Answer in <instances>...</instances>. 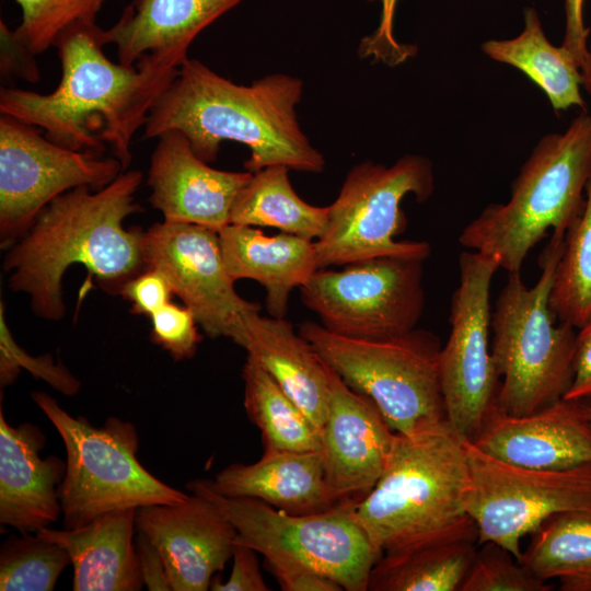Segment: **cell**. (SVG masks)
<instances>
[{
  "mask_svg": "<svg viewBox=\"0 0 591 591\" xmlns=\"http://www.w3.org/2000/svg\"><path fill=\"white\" fill-rule=\"evenodd\" d=\"M120 296L131 303V313L151 316L171 302L174 292L164 274L149 267L129 280Z\"/></svg>",
  "mask_w": 591,
  "mask_h": 591,
  "instance_id": "cell-38",
  "label": "cell"
},
{
  "mask_svg": "<svg viewBox=\"0 0 591 591\" xmlns=\"http://www.w3.org/2000/svg\"><path fill=\"white\" fill-rule=\"evenodd\" d=\"M4 304L0 305V384L11 385L22 369L34 378L47 382L65 395H76L81 382L61 363H56L49 354L39 357L28 355L13 338L5 320Z\"/></svg>",
  "mask_w": 591,
  "mask_h": 591,
  "instance_id": "cell-35",
  "label": "cell"
},
{
  "mask_svg": "<svg viewBox=\"0 0 591 591\" xmlns=\"http://www.w3.org/2000/svg\"><path fill=\"white\" fill-rule=\"evenodd\" d=\"M584 0H565V35L561 46L567 49L582 69L588 56L590 30L583 21Z\"/></svg>",
  "mask_w": 591,
  "mask_h": 591,
  "instance_id": "cell-44",
  "label": "cell"
},
{
  "mask_svg": "<svg viewBox=\"0 0 591 591\" xmlns=\"http://www.w3.org/2000/svg\"><path fill=\"white\" fill-rule=\"evenodd\" d=\"M289 170L270 165L253 172L233 202L230 223L276 228L309 240L320 239L327 225L328 207L304 201L290 183Z\"/></svg>",
  "mask_w": 591,
  "mask_h": 591,
  "instance_id": "cell-28",
  "label": "cell"
},
{
  "mask_svg": "<svg viewBox=\"0 0 591 591\" xmlns=\"http://www.w3.org/2000/svg\"><path fill=\"white\" fill-rule=\"evenodd\" d=\"M582 72V88L591 95V42L588 46V56L586 62L581 69Z\"/></svg>",
  "mask_w": 591,
  "mask_h": 591,
  "instance_id": "cell-45",
  "label": "cell"
},
{
  "mask_svg": "<svg viewBox=\"0 0 591 591\" xmlns=\"http://www.w3.org/2000/svg\"><path fill=\"white\" fill-rule=\"evenodd\" d=\"M137 509L101 515L77 529L36 531L60 544L73 567L74 591H138L143 586L135 545Z\"/></svg>",
  "mask_w": 591,
  "mask_h": 591,
  "instance_id": "cell-24",
  "label": "cell"
},
{
  "mask_svg": "<svg viewBox=\"0 0 591 591\" xmlns=\"http://www.w3.org/2000/svg\"><path fill=\"white\" fill-rule=\"evenodd\" d=\"M549 306L559 322L579 328L591 314V177L584 205L565 234Z\"/></svg>",
  "mask_w": 591,
  "mask_h": 591,
  "instance_id": "cell-31",
  "label": "cell"
},
{
  "mask_svg": "<svg viewBox=\"0 0 591 591\" xmlns=\"http://www.w3.org/2000/svg\"><path fill=\"white\" fill-rule=\"evenodd\" d=\"M248 171L213 169L199 159L178 130L158 137L148 172L149 201L165 221L220 231L230 224L233 202L248 182Z\"/></svg>",
  "mask_w": 591,
  "mask_h": 591,
  "instance_id": "cell-18",
  "label": "cell"
},
{
  "mask_svg": "<svg viewBox=\"0 0 591 591\" xmlns=\"http://www.w3.org/2000/svg\"><path fill=\"white\" fill-rule=\"evenodd\" d=\"M233 566L227 581L216 573L210 583L212 591H268L259 569L257 552L245 545L236 544L233 555Z\"/></svg>",
  "mask_w": 591,
  "mask_h": 591,
  "instance_id": "cell-40",
  "label": "cell"
},
{
  "mask_svg": "<svg viewBox=\"0 0 591 591\" xmlns=\"http://www.w3.org/2000/svg\"><path fill=\"white\" fill-rule=\"evenodd\" d=\"M468 480L465 511L478 532V544L495 543L518 560L521 540L549 517L591 508V463L565 470L513 465L467 440Z\"/></svg>",
  "mask_w": 591,
  "mask_h": 591,
  "instance_id": "cell-11",
  "label": "cell"
},
{
  "mask_svg": "<svg viewBox=\"0 0 591 591\" xmlns=\"http://www.w3.org/2000/svg\"><path fill=\"white\" fill-rule=\"evenodd\" d=\"M135 545L143 586L150 591L172 590L162 555L149 537L137 530Z\"/></svg>",
  "mask_w": 591,
  "mask_h": 591,
  "instance_id": "cell-42",
  "label": "cell"
},
{
  "mask_svg": "<svg viewBox=\"0 0 591 591\" xmlns=\"http://www.w3.org/2000/svg\"><path fill=\"white\" fill-rule=\"evenodd\" d=\"M0 73L5 79L36 83L40 80L35 56L15 36L14 31L0 22Z\"/></svg>",
  "mask_w": 591,
  "mask_h": 591,
  "instance_id": "cell-39",
  "label": "cell"
},
{
  "mask_svg": "<svg viewBox=\"0 0 591 591\" xmlns=\"http://www.w3.org/2000/svg\"><path fill=\"white\" fill-rule=\"evenodd\" d=\"M219 239L231 278L260 283L268 315L274 317H286L292 290L318 269L313 240L286 232L270 236L255 227L232 223L219 231Z\"/></svg>",
  "mask_w": 591,
  "mask_h": 591,
  "instance_id": "cell-22",
  "label": "cell"
},
{
  "mask_svg": "<svg viewBox=\"0 0 591 591\" xmlns=\"http://www.w3.org/2000/svg\"><path fill=\"white\" fill-rule=\"evenodd\" d=\"M142 177L138 170L124 171L99 190L80 186L59 195L8 248L2 267L9 287L30 297L37 316L63 317L62 278L73 264L83 265L111 296H120L129 280L149 268L144 231L124 227L127 217L142 211L135 201Z\"/></svg>",
  "mask_w": 591,
  "mask_h": 591,
  "instance_id": "cell-2",
  "label": "cell"
},
{
  "mask_svg": "<svg viewBox=\"0 0 591 591\" xmlns=\"http://www.w3.org/2000/svg\"><path fill=\"white\" fill-rule=\"evenodd\" d=\"M565 235L553 234L540 256L541 275L528 287L508 273L491 313V356L500 379L496 409L521 416L565 398L573 380L577 328L549 306Z\"/></svg>",
  "mask_w": 591,
  "mask_h": 591,
  "instance_id": "cell-6",
  "label": "cell"
},
{
  "mask_svg": "<svg viewBox=\"0 0 591 591\" xmlns=\"http://www.w3.org/2000/svg\"><path fill=\"white\" fill-rule=\"evenodd\" d=\"M104 46L96 23L71 26L54 46L61 65L57 88L48 94L1 88L0 113L42 129L47 139L71 150L100 155L107 144L126 170L134 136L181 63L153 55L135 65L113 62Z\"/></svg>",
  "mask_w": 591,
  "mask_h": 591,
  "instance_id": "cell-1",
  "label": "cell"
},
{
  "mask_svg": "<svg viewBox=\"0 0 591 591\" xmlns=\"http://www.w3.org/2000/svg\"><path fill=\"white\" fill-rule=\"evenodd\" d=\"M207 482L221 495L257 499L293 514L339 503L326 484L320 451L264 450L258 461L230 464Z\"/></svg>",
  "mask_w": 591,
  "mask_h": 591,
  "instance_id": "cell-23",
  "label": "cell"
},
{
  "mask_svg": "<svg viewBox=\"0 0 591 591\" xmlns=\"http://www.w3.org/2000/svg\"><path fill=\"white\" fill-rule=\"evenodd\" d=\"M466 443L449 422L395 433L383 474L355 505L359 523L382 554L436 540L471 520Z\"/></svg>",
  "mask_w": 591,
  "mask_h": 591,
  "instance_id": "cell-4",
  "label": "cell"
},
{
  "mask_svg": "<svg viewBox=\"0 0 591 591\" xmlns=\"http://www.w3.org/2000/svg\"><path fill=\"white\" fill-rule=\"evenodd\" d=\"M327 370L329 401L320 449L325 480L338 502L361 499L383 474L396 432L370 398Z\"/></svg>",
  "mask_w": 591,
  "mask_h": 591,
  "instance_id": "cell-17",
  "label": "cell"
},
{
  "mask_svg": "<svg viewBox=\"0 0 591 591\" xmlns=\"http://www.w3.org/2000/svg\"><path fill=\"white\" fill-rule=\"evenodd\" d=\"M302 94L303 82L289 74H266L241 85L187 58L151 108L143 137L178 130L207 163L217 159L222 141L239 142L250 150L244 169L251 173L270 165L322 173L325 158L298 120Z\"/></svg>",
  "mask_w": 591,
  "mask_h": 591,
  "instance_id": "cell-3",
  "label": "cell"
},
{
  "mask_svg": "<svg viewBox=\"0 0 591 591\" xmlns=\"http://www.w3.org/2000/svg\"><path fill=\"white\" fill-rule=\"evenodd\" d=\"M31 396L59 433L67 453L58 487L63 529L81 528L115 510L188 497L139 462V438L132 422L111 417L95 427L84 417L70 415L45 392L35 391Z\"/></svg>",
  "mask_w": 591,
  "mask_h": 591,
  "instance_id": "cell-9",
  "label": "cell"
},
{
  "mask_svg": "<svg viewBox=\"0 0 591 591\" xmlns=\"http://www.w3.org/2000/svg\"><path fill=\"white\" fill-rule=\"evenodd\" d=\"M471 519L436 540L384 553L373 567L371 591H460L478 546Z\"/></svg>",
  "mask_w": 591,
  "mask_h": 591,
  "instance_id": "cell-26",
  "label": "cell"
},
{
  "mask_svg": "<svg viewBox=\"0 0 591 591\" xmlns=\"http://www.w3.org/2000/svg\"><path fill=\"white\" fill-rule=\"evenodd\" d=\"M244 407L265 451H320L321 431L256 361L242 368Z\"/></svg>",
  "mask_w": 591,
  "mask_h": 591,
  "instance_id": "cell-29",
  "label": "cell"
},
{
  "mask_svg": "<svg viewBox=\"0 0 591 591\" xmlns=\"http://www.w3.org/2000/svg\"><path fill=\"white\" fill-rule=\"evenodd\" d=\"M283 591H341L329 577L317 571L282 565H266Z\"/></svg>",
  "mask_w": 591,
  "mask_h": 591,
  "instance_id": "cell-43",
  "label": "cell"
},
{
  "mask_svg": "<svg viewBox=\"0 0 591 591\" xmlns=\"http://www.w3.org/2000/svg\"><path fill=\"white\" fill-rule=\"evenodd\" d=\"M471 442L524 467L565 470L591 463V421L580 399L563 398L521 416L495 408Z\"/></svg>",
  "mask_w": 591,
  "mask_h": 591,
  "instance_id": "cell-19",
  "label": "cell"
},
{
  "mask_svg": "<svg viewBox=\"0 0 591 591\" xmlns=\"http://www.w3.org/2000/svg\"><path fill=\"white\" fill-rule=\"evenodd\" d=\"M434 188L432 163L405 154L390 166L371 161L354 165L328 207L324 234L315 240L318 269L362 259L395 256L426 260V241L395 239L406 227L402 201L414 195L427 200Z\"/></svg>",
  "mask_w": 591,
  "mask_h": 591,
  "instance_id": "cell-10",
  "label": "cell"
},
{
  "mask_svg": "<svg viewBox=\"0 0 591 591\" xmlns=\"http://www.w3.org/2000/svg\"><path fill=\"white\" fill-rule=\"evenodd\" d=\"M321 431L329 401L327 366L286 317H247L239 343Z\"/></svg>",
  "mask_w": 591,
  "mask_h": 591,
  "instance_id": "cell-25",
  "label": "cell"
},
{
  "mask_svg": "<svg viewBox=\"0 0 591 591\" xmlns=\"http://www.w3.org/2000/svg\"><path fill=\"white\" fill-rule=\"evenodd\" d=\"M424 260L382 256L317 269L300 288L302 303L327 331L386 339L417 327L425 309Z\"/></svg>",
  "mask_w": 591,
  "mask_h": 591,
  "instance_id": "cell-12",
  "label": "cell"
},
{
  "mask_svg": "<svg viewBox=\"0 0 591 591\" xmlns=\"http://www.w3.org/2000/svg\"><path fill=\"white\" fill-rule=\"evenodd\" d=\"M70 564L60 544L36 532L10 535L0 547V590L51 591Z\"/></svg>",
  "mask_w": 591,
  "mask_h": 591,
  "instance_id": "cell-32",
  "label": "cell"
},
{
  "mask_svg": "<svg viewBox=\"0 0 591 591\" xmlns=\"http://www.w3.org/2000/svg\"><path fill=\"white\" fill-rule=\"evenodd\" d=\"M522 32L509 39H489L480 45L490 59L522 71L547 96L555 112L577 106L586 112L581 94L582 72L573 56L546 37L537 11L523 10Z\"/></svg>",
  "mask_w": 591,
  "mask_h": 591,
  "instance_id": "cell-27",
  "label": "cell"
},
{
  "mask_svg": "<svg viewBox=\"0 0 591 591\" xmlns=\"http://www.w3.org/2000/svg\"><path fill=\"white\" fill-rule=\"evenodd\" d=\"M22 18L13 30L18 39L34 55L55 46L68 28L81 23H96L105 0H14Z\"/></svg>",
  "mask_w": 591,
  "mask_h": 591,
  "instance_id": "cell-33",
  "label": "cell"
},
{
  "mask_svg": "<svg viewBox=\"0 0 591 591\" xmlns=\"http://www.w3.org/2000/svg\"><path fill=\"white\" fill-rule=\"evenodd\" d=\"M552 586L531 573L510 552L485 543L477 549L460 591H549Z\"/></svg>",
  "mask_w": 591,
  "mask_h": 591,
  "instance_id": "cell-34",
  "label": "cell"
},
{
  "mask_svg": "<svg viewBox=\"0 0 591 591\" xmlns=\"http://www.w3.org/2000/svg\"><path fill=\"white\" fill-rule=\"evenodd\" d=\"M45 436L37 426H11L0 410V524L21 533L49 526L62 515L58 487L66 462L40 457Z\"/></svg>",
  "mask_w": 591,
  "mask_h": 591,
  "instance_id": "cell-20",
  "label": "cell"
},
{
  "mask_svg": "<svg viewBox=\"0 0 591 591\" xmlns=\"http://www.w3.org/2000/svg\"><path fill=\"white\" fill-rule=\"evenodd\" d=\"M143 246L148 267L164 274L202 331L210 338L228 337L239 344L247 317L259 313L260 305L235 291L219 232L164 220L144 231Z\"/></svg>",
  "mask_w": 591,
  "mask_h": 591,
  "instance_id": "cell-15",
  "label": "cell"
},
{
  "mask_svg": "<svg viewBox=\"0 0 591 591\" xmlns=\"http://www.w3.org/2000/svg\"><path fill=\"white\" fill-rule=\"evenodd\" d=\"M567 591H591V578L572 584Z\"/></svg>",
  "mask_w": 591,
  "mask_h": 591,
  "instance_id": "cell-46",
  "label": "cell"
},
{
  "mask_svg": "<svg viewBox=\"0 0 591 591\" xmlns=\"http://www.w3.org/2000/svg\"><path fill=\"white\" fill-rule=\"evenodd\" d=\"M124 167L115 157L59 146L39 128L0 116V245L9 248L56 197L80 186L99 190Z\"/></svg>",
  "mask_w": 591,
  "mask_h": 591,
  "instance_id": "cell-14",
  "label": "cell"
},
{
  "mask_svg": "<svg viewBox=\"0 0 591 591\" xmlns=\"http://www.w3.org/2000/svg\"><path fill=\"white\" fill-rule=\"evenodd\" d=\"M381 4V16L376 28L364 36L358 54L361 58H371L386 66L395 67L415 56L417 47L399 43L394 35V16L401 0H367Z\"/></svg>",
  "mask_w": 591,
  "mask_h": 591,
  "instance_id": "cell-37",
  "label": "cell"
},
{
  "mask_svg": "<svg viewBox=\"0 0 591 591\" xmlns=\"http://www.w3.org/2000/svg\"><path fill=\"white\" fill-rule=\"evenodd\" d=\"M299 333L350 389L370 398L389 426L409 434L448 422L440 339L422 328L386 339L340 336L304 321Z\"/></svg>",
  "mask_w": 591,
  "mask_h": 591,
  "instance_id": "cell-8",
  "label": "cell"
},
{
  "mask_svg": "<svg viewBox=\"0 0 591 591\" xmlns=\"http://www.w3.org/2000/svg\"><path fill=\"white\" fill-rule=\"evenodd\" d=\"M137 530L164 560L172 591H206L232 558L236 531L207 498L192 494L182 501L137 509Z\"/></svg>",
  "mask_w": 591,
  "mask_h": 591,
  "instance_id": "cell-16",
  "label": "cell"
},
{
  "mask_svg": "<svg viewBox=\"0 0 591 591\" xmlns=\"http://www.w3.org/2000/svg\"><path fill=\"white\" fill-rule=\"evenodd\" d=\"M459 269L450 335L440 350V380L448 422L473 441L496 408L500 385L489 347L490 286L500 267L494 256L466 251Z\"/></svg>",
  "mask_w": 591,
  "mask_h": 591,
  "instance_id": "cell-13",
  "label": "cell"
},
{
  "mask_svg": "<svg viewBox=\"0 0 591 591\" xmlns=\"http://www.w3.org/2000/svg\"><path fill=\"white\" fill-rule=\"evenodd\" d=\"M243 0H131L118 20L103 30L118 61L135 65L146 55L172 57L181 65L194 39Z\"/></svg>",
  "mask_w": 591,
  "mask_h": 591,
  "instance_id": "cell-21",
  "label": "cell"
},
{
  "mask_svg": "<svg viewBox=\"0 0 591 591\" xmlns=\"http://www.w3.org/2000/svg\"><path fill=\"white\" fill-rule=\"evenodd\" d=\"M591 177V115L582 111L563 132L542 137L520 169L506 204H490L462 230L459 243L520 271L545 236L565 235L582 211Z\"/></svg>",
  "mask_w": 591,
  "mask_h": 591,
  "instance_id": "cell-5",
  "label": "cell"
},
{
  "mask_svg": "<svg viewBox=\"0 0 591 591\" xmlns=\"http://www.w3.org/2000/svg\"><path fill=\"white\" fill-rule=\"evenodd\" d=\"M519 561L542 580L558 579L561 591L591 578V508L549 517L531 534Z\"/></svg>",
  "mask_w": 591,
  "mask_h": 591,
  "instance_id": "cell-30",
  "label": "cell"
},
{
  "mask_svg": "<svg viewBox=\"0 0 591 591\" xmlns=\"http://www.w3.org/2000/svg\"><path fill=\"white\" fill-rule=\"evenodd\" d=\"M577 329L573 380L565 398L591 401V314Z\"/></svg>",
  "mask_w": 591,
  "mask_h": 591,
  "instance_id": "cell-41",
  "label": "cell"
},
{
  "mask_svg": "<svg viewBox=\"0 0 591 591\" xmlns=\"http://www.w3.org/2000/svg\"><path fill=\"white\" fill-rule=\"evenodd\" d=\"M586 412L591 421V401H584Z\"/></svg>",
  "mask_w": 591,
  "mask_h": 591,
  "instance_id": "cell-47",
  "label": "cell"
},
{
  "mask_svg": "<svg viewBox=\"0 0 591 591\" xmlns=\"http://www.w3.org/2000/svg\"><path fill=\"white\" fill-rule=\"evenodd\" d=\"M150 318L151 340L167 351L175 361L190 359L196 355L201 335L189 308L169 302Z\"/></svg>",
  "mask_w": 591,
  "mask_h": 591,
  "instance_id": "cell-36",
  "label": "cell"
},
{
  "mask_svg": "<svg viewBox=\"0 0 591 591\" xmlns=\"http://www.w3.org/2000/svg\"><path fill=\"white\" fill-rule=\"evenodd\" d=\"M186 487L209 499L234 526L235 543L263 555L266 565L303 567L329 577L343 590H368L371 571L383 554L356 517L359 499L293 514L257 499L221 495L207 479L192 480Z\"/></svg>",
  "mask_w": 591,
  "mask_h": 591,
  "instance_id": "cell-7",
  "label": "cell"
}]
</instances>
